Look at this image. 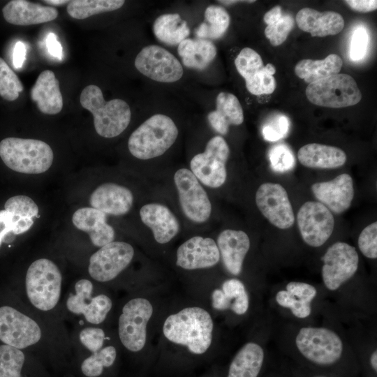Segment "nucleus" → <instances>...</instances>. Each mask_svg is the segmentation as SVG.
<instances>
[{
    "label": "nucleus",
    "instance_id": "f704fd0d",
    "mask_svg": "<svg viewBox=\"0 0 377 377\" xmlns=\"http://www.w3.org/2000/svg\"><path fill=\"white\" fill-rule=\"evenodd\" d=\"M205 21L195 30L200 39H218L226 32L230 22L225 8L216 5L209 6L205 11Z\"/></svg>",
    "mask_w": 377,
    "mask_h": 377
},
{
    "label": "nucleus",
    "instance_id": "0eeeda50",
    "mask_svg": "<svg viewBox=\"0 0 377 377\" xmlns=\"http://www.w3.org/2000/svg\"><path fill=\"white\" fill-rule=\"evenodd\" d=\"M290 337L289 346L307 361L322 367L339 362L350 346L337 332L324 326H298Z\"/></svg>",
    "mask_w": 377,
    "mask_h": 377
},
{
    "label": "nucleus",
    "instance_id": "393cba45",
    "mask_svg": "<svg viewBox=\"0 0 377 377\" xmlns=\"http://www.w3.org/2000/svg\"><path fill=\"white\" fill-rule=\"evenodd\" d=\"M107 216L91 207H84L74 212L72 222L77 229L87 233L91 244L98 249L115 238L114 229L108 223Z\"/></svg>",
    "mask_w": 377,
    "mask_h": 377
},
{
    "label": "nucleus",
    "instance_id": "c9c22d12",
    "mask_svg": "<svg viewBox=\"0 0 377 377\" xmlns=\"http://www.w3.org/2000/svg\"><path fill=\"white\" fill-rule=\"evenodd\" d=\"M124 0H73L67 6V13L73 18L84 20L96 14L120 8Z\"/></svg>",
    "mask_w": 377,
    "mask_h": 377
},
{
    "label": "nucleus",
    "instance_id": "412c9836",
    "mask_svg": "<svg viewBox=\"0 0 377 377\" xmlns=\"http://www.w3.org/2000/svg\"><path fill=\"white\" fill-rule=\"evenodd\" d=\"M311 191L318 202L337 214L350 207L354 196L353 179L346 173L328 182L315 183L311 186Z\"/></svg>",
    "mask_w": 377,
    "mask_h": 377
},
{
    "label": "nucleus",
    "instance_id": "f03ea898",
    "mask_svg": "<svg viewBox=\"0 0 377 377\" xmlns=\"http://www.w3.org/2000/svg\"><path fill=\"white\" fill-rule=\"evenodd\" d=\"M214 330L211 313L200 306H187L168 315L162 324V335L182 351L168 374H184L205 360Z\"/></svg>",
    "mask_w": 377,
    "mask_h": 377
},
{
    "label": "nucleus",
    "instance_id": "cd10ccee",
    "mask_svg": "<svg viewBox=\"0 0 377 377\" xmlns=\"http://www.w3.org/2000/svg\"><path fill=\"white\" fill-rule=\"evenodd\" d=\"M30 96L38 110L45 114H56L63 108V97L59 80L53 71L45 70L38 75Z\"/></svg>",
    "mask_w": 377,
    "mask_h": 377
},
{
    "label": "nucleus",
    "instance_id": "4c0bfd02",
    "mask_svg": "<svg viewBox=\"0 0 377 377\" xmlns=\"http://www.w3.org/2000/svg\"><path fill=\"white\" fill-rule=\"evenodd\" d=\"M34 219L22 218L5 209L0 210V247L9 243L15 235L27 232L34 225Z\"/></svg>",
    "mask_w": 377,
    "mask_h": 377
},
{
    "label": "nucleus",
    "instance_id": "9d476101",
    "mask_svg": "<svg viewBox=\"0 0 377 377\" xmlns=\"http://www.w3.org/2000/svg\"><path fill=\"white\" fill-rule=\"evenodd\" d=\"M0 157L13 171L36 175L50 169L54 154L50 146L42 140L9 137L0 142Z\"/></svg>",
    "mask_w": 377,
    "mask_h": 377
},
{
    "label": "nucleus",
    "instance_id": "ddd939ff",
    "mask_svg": "<svg viewBox=\"0 0 377 377\" xmlns=\"http://www.w3.org/2000/svg\"><path fill=\"white\" fill-rule=\"evenodd\" d=\"M306 96L311 103L331 108L352 106L362 99V93L354 78L344 73L309 84Z\"/></svg>",
    "mask_w": 377,
    "mask_h": 377
},
{
    "label": "nucleus",
    "instance_id": "b1692460",
    "mask_svg": "<svg viewBox=\"0 0 377 377\" xmlns=\"http://www.w3.org/2000/svg\"><path fill=\"white\" fill-rule=\"evenodd\" d=\"M212 308L219 312L230 311L237 316L245 315L250 306V298L244 283L238 278L223 281L220 288L211 292Z\"/></svg>",
    "mask_w": 377,
    "mask_h": 377
},
{
    "label": "nucleus",
    "instance_id": "4be33fe9",
    "mask_svg": "<svg viewBox=\"0 0 377 377\" xmlns=\"http://www.w3.org/2000/svg\"><path fill=\"white\" fill-rule=\"evenodd\" d=\"M216 242L226 270L232 276H239L251 247L248 235L240 230L225 229L218 235Z\"/></svg>",
    "mask_w": 377,
    "mask_h": 377
},
{
    "label": "nucleus",
    "instance_id": "4d7b16f0",
    "mask_svg": "<svg viewBox=\"0 0 377 377\" xmlns=\"http://www.w3.org/2000/svg\"><path fill=\"white\" fill-rule=\"evenodd\" d=\"M43 1L48 4L56 5V6L63 5V4H65L66 3L70 2V1H66V0H46Z\"/></svg>",
    "mask_w": 377,
    "mask_h": 377
},
{
    "label": "nucleus",
    "instance_id": "e433bc0d",
    "mask_svg": "<svg viewBox=\"0 0 377 377\" xmlns=\"http://www.w3.org/2000/svg\"><path fill=\"white\" fill-rule=\"evenodd\" d=\"M31 356L34 355L13 346L0 344V377H22Z\"/></svg>",
    "mask_w": 377,
    "mask_h": 377
},
{
    "label": "nucleus",
    "instance_id": "49530a36",
    "mask_svg": "<svg viewBox=\"0 0 377 377\" xmlns=\"http://www.w3.org/2000/svg\"><path fill=\"white\" fill-rule=\"evenodd\" d=\"M290 129V120L283 114H277L263 126V138L270 142H276L286 137Z\"/></svg>",
    "mask_w": 377,
    "mask_h": 377
},
{
    "label": "nucleus",
    "instance_id": "ea45409f",
    "mask_svg": "<svg viewBox=\"0 0 377 377\" xmlns=\"http://www.w3.org/2000/svg\"><path fill=\"white\" fill-rule=\"evenodd\" d=\"M24 87L17 75L0 57V96L8 101H15Z\"/></svg>",
    "mask_w": 377,
    "mask_h": 377
},
{
    "label": "nucleus",
    "instance_id": "6ab92c4d",
    "mask_svg": "<svg viewBox=\"0 0 377 377\" xmlns=\"http://www.w3.org/2000/svg\"><path fill=\"white\" fill-rule=\"evenodd\" d=\"M220 261L216 242L210 237H191L177 247L175 253L176 266L188 272L211 269Z\"/></svg>",
    "mask_w": 377,
    "mask_h": 377
},
{
    "label": "nucleus",
    "instance_id": "f8f14e48",
    "mask_svg": "<svg viewBox=\"0 0 377 377\" xmlns=\"http://www.w3.org/2000/svg\"><path fill=\"white\" fill-rule=\"evenodd\" d=\"M173 184L184 217L196 225L207 223L212 216V204L205 186L189 168L176 170Z\"/></svg>",
    "mask_w": 377,
    "mask_h": 377
},
{
    "label": "nucleus",
    "instance_id": "dca6fc26",
    "mask_svg": "<svg viewBox=\"0 0 377 377\" xmlns=\"http://www.w3.org/2000/svg\"><path fill=\"white\" fill-rule=\"evenodd\" d=\"M134 64L140 73L159 82L178 81L184 73L179 61L169 51L156 45L143 47Z\"/></svg>",
    "mask_w": 377,
    "mask_h": 377
},
{
    "label": "nucleus",
    "instance_id": "2eb2a0df",
    "mask_svg": "<svg viewBox=\"0 0 377 377\" xmlns=\"http://www.w3.org/2000/svg\"><path fill=\"white\" fill-rule=\"evenodd\" d=\"M322 280L330 291L337 290L356 273L359 256L355 248L337 242L331 245L322 257Z\"/></svg>",
    "mask_w": 377,
    "mask_h": 377
},
{
    "label": "nucleus",
    "instance_id": "a211bd4d",
    "mask_svg": "<svg viewBox=\"0 0 377 377\" xmlns=\"http://www.w3.org/2000/svg\"><path fill=\"white\" fill-rule=\"evenodd\" d=\"M256 203L261 214L274 226L288 229L295 223V214L286 189L279 184H262L256 193Z\"/></svg>",
    "mask_w": 377,
    "mask_h": 377
},
{
    "label": "nucleus",
    "instance_id": "6e6d98bb",
    "mask_svg": "<svg viewBox=\"0 0 377 377\" xmlns=\"http://www.w3.org/2000/svg\"><path fill=\"white\" fill-rule=\"evenodd\" d=\"M370 364L373 370L377 371V350L375 349L370 356Z\"/></svg>",
    "mask_w": 377,
    "mask_h": 377
},
{
    "label": "nucleus",
    "instance_id": "5701e85b",
    "mask_svg": "<svg viewBox=\"0 0 377 377\" xmlns=\"http://www.w3.org/2000/svg\"><path fill=\"white\" fill-rule=\"evenodd\" d=\"M134 202L133 192L126 186L106 182L99 185L91 194L89 204L106 215H125L132 209Z\"/></svg>",
    "mask_w": 377,
    "mask_h": 377
},
{
    "label": "nucleus",
    "instance_id": "473e14b6",
    "mask_svg": "<svg viewBox=\"0 0 377 377\" xmlns=\"http://www.w3.org/2000/svg\"><path fill=\"white\" fill-rule=\"evenodd\" d=\"M342 65L343 61L338 54H330L322 60L306 59L300 61L295 65V73L309 84L338 74Z\"/></svg>",
    "mask_w": 377,
    "mask_h": 377
},
{
    "label": "nucleus",
    "instance_id": "7c9ffc66",
    "mask_svg": "<svg viewBox=\"0 0 377 377\" xmlns=\"http://www.w3.org/2000/svg\"><path fill=\"white\" fill-rule=\"evenodd\" d=\"M297 158L302 165L307 168L334 169L342 166L347 156L339 147L310 143L299 149Z\"/></svg>",
    "mask_w": 377,
    "mask_h": 377
},
{
    "label": "nucleus",
    "instance_id": "37998d69",
    "mask_svg": "<svg viewBox=\"0 0 377 377\" xmlns=\"http://www.w3.org/2000/svg\"><path fill=\"white\" fill-rule=\"evenodd\" d=\"M275 300L280 306L290 309L293 315L297 318H306L311 314V303L297 300L286 290H279L276 293Z\"/></svg>",
    "mask_w": 377,
    "mask_h": 377
},
{
    "label": "nucleus",
    "instance_id": "58836bf2",
    "mask_svg": "<svg viewBox=\"0 0 377 377\" xmlns=\"http://www.w3.org/2000/svg\"><path fill=\"white\" fill-rule=\"evenodd\" d=\"M235 65L245 82L258 77L265 69L260 54L250 47H244L239 52L235 59Z\"/></svg>",
    "mask_w": 377,
    "mask_h": 377
},
{
    "label": "nucleus",
    "instance_id": "bb28decb",
    "mask_svg": "<svg viewBox=\"0 0 377 377\" xmlns=\"http://www.w3.org/2000/svg\"><path fill=\"white\" fill-rule=\"evenodd\" d=\"M3 16L10 24L28 26L42 24L55 20L58 10L25 0H12L2 8Z\"/></svg>",
    "mask_w": 377,
    "mask_h": 377
},
{
    "label": "nucleus",
    "instance_id": "5fc2aeb1",
    "mask_svg": "<svg viewBox=\"0 0 377 377\" xmlns=\"http://www.w3.org/2000/svg\"><path fill=\"white\" fill-rule=\"evenodd\" d=\"M282 15L281 8L279 6H276L265 14L263 20L267 25H269L277 21L281 17Z\"/></svg>",
    "mask_w": 377,
    "mask_h": 377
},
{
    "label": "nucleus",
    "instance_id": "09e8293b",
    "mask_svg": "<svg viewBox=\"0 0 377 377\" xmlns=\"http://www.w3.org/2000/svg\"><path fill=\"white\" fill-rule=\"evenodd\" d=\"M369 44V35L362 27H357L352 35L350 58L353 61L362 59L367 53Z\"/></svg>",
    "mask_w": 377,
    "mask_h": 377
},
{
    "label": "nucleus",
    "instance_id": "2f4dec72",
    "mask_svg": "<svg viewBox=\"0 0 377 377\" xmlns=\"http://www.w3.org/2000/svg\"><path fill=\"white\" fill-rule=\"evenodd\" d=\"M177 52L186 67L202 71L214 59L216 47L209 40L187 38L178 45Z\"/></svg>",
    "mask_w": 377,
    "mask_h": 377
},
{
    "label": "nucleus",
    "instance_id": "a18cd8bd",
    "mask_svg": "<svg viewBox=\"0 0 377 377\" xmlns=\"http://www.w3.org/2000/svg\"><path fill=\"white\" fill-rule=\"evenodd\" d=\"M269 158L274 170L284 172L292 170L295 165L291 149L284 144H278L271 148Z\"/></svg>",
    "mask_w": 377,
    "mask_h": 377
},
{
    "label": "nucleus",
    "instance_id": "603ef678",
    "mask_svg": "<svg viewBox=\"0 0 377 377\" xmlns=\"http://www.w3.org/2000/svg\"><path fill=\"white\" fill-rule=\"evenodd\" d=\"M46 45L48 52L57 59H61L63 57V49L61 43L57 40V36L54 33H50L46 39Z\"/></svg>",
    "mask_w": 377,
    "mask_h": 377
},
{
    "label": "nucleus",
    "instance_id": "c85d7f7f",
    "mask_svg": "<svg viewBox=\"0 0 377 377\" xmlns=\"http://www.w3.org/2000/svg\"><path fill=\"white\" fill-rule=\"evenodd\" d=\"M211 127L221 135H226L230 125H240L244 112L238 98L232 94L221 92L216 99V110L207 115Z\"/></svg>",
    "mask_w": 377,
    "mask_h": 377
},
{
    "label": "nucleus",
    "instance_id": "bf43d9fd",
    "mask_svg": "<svg viewBox=\"0 0 377 377\" xmlns=\"http://www.w3.org/2000/svg\"><path fill=\"white\" fill-rule=\"evenodd\" d=\"M200 377H211V376H209L205 375V376H200Z\"/></svg>",
    "mask_w": 377,
    "mask_h": 377
},
{
    "label": "nucleus",
    "instance_id": "13d9d810",
    "mask_svg": "<svg viewBox=\"0 0 377 377\" xmlns=\"http://www.w3.org/2000/svg\"><path fill=\"white\" fill-rule=\"evenodd\" d=\"M313 377H327V376H321V375H318V376H314Z\"/></svg>",
    "mask_w": 377,
    "mask_h": 377
},
{
    "label": "nucleus",
    "instance_id": "3c124183",
    "mask_svg": "<svg viewBox=\"0 0 377 377\" xmlns=\"http://www.w3.org/2000/svg\"><path fill=\"white\" fill-rule=\"evenodd\" d=\"M347 5L353 10L361 13H369L376 10V0H346Z\"/></svg>",
    "mask_w": 377,
    "mask_h": 377
},
{
    "label": "nucleus",
    "instance_id": "4468645a",
    "mask_svg": "<svg viewBox=\"0 0 377 377\" xmlns=\"http://www.w3.org/2000/svg\"><path fill=\"white\" fill-rule=\"evenodd\" d=\"M230 148L221 135L212 137L202 152L196 154L189 163V170L205 187L218 188L226 182V163Z\"/></svg>",
    "mask_w": 377,
    "mask_h": 377
},
{
    "label": "nucleus",
    "instance_id": "864d4df0",
    "mask_svg": "<svg viewBox=\"0 0 377 377\" xmlns=\"http://www.w3.org/2000/svg\"><path fill=\"white\" fill-rule=\"evenodd\" d=\"M26 46L22 41H17L13 49V63L16 69L22 68L26 59Z\"/></svg>",
    "mask_w": 377,
    "mask_h": 377
},
{
    "label": "nucleus",
    "instance_id": "f3484780",
    "mask_svg": "<svg viewBox=\"0 0 377 377\" xmlns=\"http://www.w3.org/2000/svg\"><path fill=\"white\" fill-rule=\"evenodd\" d=\"M297 223L303 241L311 247L323 245L334 227L332 212L318 201H308L301 206Z\"/></svg>",
    "mask_w": 377,
    "mask_h": 377
},
{
    "label": "nucleus",
    "instance_id": "a19ab883",
    "mask_svg": "<svg viewBox=\"0 0 377 377\" xmlns=\"http://www.w3.org/2000/svg\"><path fill=\"white\" fill-rule=\"evenodd\" d=\"M275 73V67L272 64H267L259 76L245 82L247 90L256 96L273 93L276 89V80L274 77Z\"/></svg>",
    "mask_w": 377,
    "mask_h": 377
},
{
    "label": "nucleus",
    "instance_id": "9b49d317",
    "mask_svg": "<svg viewBox=\"0 0 377 377\" xmlns=\"http://www.w3.org/2000/svg\"><path fill=\"white\" fill-rule=\"evenodd\" d=\"M135 256V249L130 243L114 240L89 256L88 278L109 288L116 284V281L129 267Z\"/></svg>",
    "mask_w": 377,
    "mask_h": 377
},
{
    "label": "nucleus",
    "instance_id": "423d86ee",
    "mask_svg": "<svg viewBox=\"0 0 377 377\" xmlns=\"http://www.w3.org/2000/svg\"><path fill=\"white\" fill-rule=\"evenodd\" d=\"M154 306L147 297L137 293L127 296L117 306L113 330L121 351L131 357H140L148 342L149 322Z\"/></svg>",
    "mask_w": 377,
    "mask_h": 377
},
{
    "label": "nucleus",
    "instance_id": "79ce46f5",
    "mask_svg": "<svg viewBox=\"0 0 377 377\" xmlns=\"http://www.w3.org/2000/svg\"><path fill=\"white\" fill-rule=\"evenodd\" d=\"M294 19L288 14L283 15L277 21L267 25L265 35L273 46L282 44L294 27Z\"/></svg>",
    "mask_w": 377,
    "mask_h": 377
},
{
    "label": "nucleus",
    "instance_id": "72a5a7b5",
    "mask_svg": "<svg viewBox=\"0 0 377 377\" xmlns=\"http://www.w3.org/2000/svg\"><path fill=\"white\" fill-rule=\"evenodd\" d=\"M153 31L157 39L168 45H178L190 34L186 21L178 13H167L158 17L154 22Z\"/></svg>",
    "mask_w": 377,
    "mask_h": 377
},
{
    "label": "nucleus",
    "instance_id": "20e7f679",
    "mask_svg": "<svg viewBox=\"0 0 377 377\" xmlns=\"http://www.w3.org/2000/svg\"><path fill=\"white\" fill-rule=\"evenodd\" d=\"M109 290L88 277H80L71 283L61 305L66 325L110 327L117 305Z\"/></svg>",
    "mask_w": 377,
    "mask_h": 377
},
{
    "label": "nucleus",
    "instance_id": "1a4fd4ad",
    "mask_svg": "<svg viewBox=\"0 0 377 377\" xmlns=\"http://www.w3.org/2000/svg\"><path fill=\"white\" fill-rule=\"evenodd\" d=\"M81 105L94 117L96 133L112 138L123 133L130 124L131 111L128 104L120 98L106 101L99 87L90 84L80 94Z\"/></svg>",
    "mask_w": 377,
    "mask_h": 377
},
{
    "label": "nucleus",
    "instance_id": "c756f323",
    "mask_svg": "<svg viewBox=\"0 0 377 377\" xmlns=\"http://www.w3.org/2000/svg\"><path fill=\"white\" fill-rule=\"evenodd\" d=\"M265 360V350L257 341L246 342L230 361L226 377H258Z\"/></svg>",
    "mask_w": 377,
    "mask_h": 377
},
{
    "label": "nucleus",
    "instance_id": "f257e3e1",
    "mask_svg": "<svg viewBox=\"0 0 377 377\" xmlns=\"http://www.w3.org/2000/svg\"><path fill=\"white\" fill-rule=\"evenodd\" d=\"M0 341L37 358L58 359L72 354L68 327L43 319L24 303L0 306Z\"/></svg>",
    "mask_w": 377,
    "mask_h": 377
},
{
    "label": "nucleus",
    "instance_id": "8fccbe9b",
    "mask_svg": "<svg viewBox=\"0 0 377 377\" xmlns=\"http://www.w3.org/2000/svg\"><path fill=\"white\" fill-rule=\"evenodd\" d=\"M286 290L297 300L308 303H311L318 293L313 285L300 281L288 283Z\"/></svg>",
    "mask_w": 377,
    "mask_h": 377
},
{
    "label": "nucleus",
    "instance_id": "7ed1b4c3",
    "mask_svg": "<svg viewBox=\"0 0 377 377\" xmlns=\"http://www.w3.org/2000/svg\"><path fill=\"white\" fill-rule=\"evenodd\" d=\"M66 288L59 267L47 258L31 263L24 277L23 303L43 319L66 326L61 314V305Z\"/></svg>",
    "mask_w": 377,
    "mask_h": 377
},
{
    "label": "nucleus",
    "instance_id": "6e6552de",
    "mask_svg": "<svg viewBox=\"0 0 377 377\" xmlns=\"http://www.w3.org/2000/svg\"><path fill=\"white\" fill-rule=\"evenodd\" d=\"M178 135V128L170 117L156 114L131 133L128 148L138 159H154L163 155L174 145Z\"/></svg>",
    "mask_w": 377,
    "mask_h": 377
},
{
    "label": "nucleus",
    "instance_id": "a878e982",
    "mask_svg": "<svg viewBox=\"0 0 377 377\" xmlns=\"http://www.w3.org/2000/svg\"><path fill=\"white\" fill-rule=\"evenodd\" d=\"M295 21L300 29L310 33L313 37L338 34L343 30L345 24L342 15L337 12H319L311 8L300 10Z\"/></svg>",
    "mask_w": 377,
    "mask_h": 377
},
{
    "label": "nucleus",
    "instance_id": "de8ad7c7",
    "mask_svg": "<svg viewBox=\"0 0 377 377\" xmlns=\"http://www.w3.org/2000/svg\"><path fill=\"white\" fill-rule=\"evenodd\" d=\"M358 247L361 253L367 258H377V222H374L365 227L358 237Z\"/></svg>",
    "mask_w": 377,
    "mask_h": 377
},
{
    "label": "nucleus",
    "instance_id": "aec40b11",
    "mask_svg": "<svg viewBox=\"0 0 377 377\" xmlns=\"http://www.w3.org/2000/svg\"><path fill=\"white\" fill-rule=\"evenodd\" d=\"M142 223L150 230L158 244L166 245L179 233V219L166 205L159 202H149L139 210Z\"/></svg>",
    "mask_w": 377,
    "mask_h": 377
},
{
    "label": "nucleus",
    "instance_id": "39448f33",
    "mask_svg": "<svg viewBox=\"0 0 377 377\" xmlns=\"http://www.w3.org/2000/svg\"><path fill=\"white\" fill-rule=\"evenodd\" d=\"M70 339L72 353L80 355V370L84 377H102L116 365L121 349L110 327H73Z\"/></svg>",
    "mask_w": 377,
    "mask_h": 377
},
{
    "label": "nucleus",
    "instance_id": "c03bdc74",
    "mask_svg": "<svg viewBox=\"0 0 377 377\" xmlns=\"http://www.w3.org/2000/svg\"><path fill=\"white\" fill-rule=\"evenodd\" d=\"M4 209L22 218L34 219L38 215V207L29 196L18 195L8 198Z\"/></svg>",
    "mask_w": 377,
    "mask_h": 377
}]
</instances>
